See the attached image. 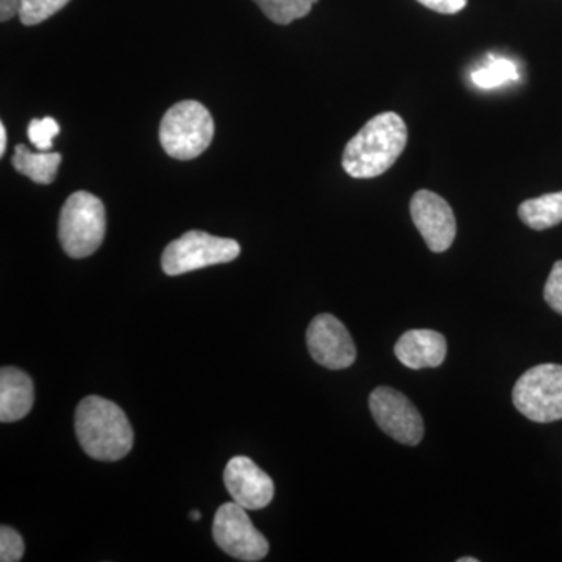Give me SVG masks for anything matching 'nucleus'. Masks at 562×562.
<instances>
[{"label":"nucleus","instance_id":"nucleus-26","mask_svg":"<svg viewBox=\"0 0 562 562\" xmlns=\"http://www.w3.org/2000/svg\"><path fill=\"white\" fill-rule=\"evenodd\" d=\"M458 562H479V560H475V558H461Z\"/></svg>","mask_w":562,"mask_h":562},{"label":"nucleus","instance_id":"nucleus-6","mask_svg":"<svg viewBox=\"0 0 562 562\" xmlns=\"http://www.w3.org/2000/svg\"><path fill=\"white\" fill-rule=\"evenodd\" d=\"M241 247L235 239L217 238L210 233L192 231L184 233L162 251L161 268L168 276L198 271L209 266L236 260Z\"/></svg>","mask_w":562,"mask_h":562},{"label":"nucleus","instance_id":"nucleus-5","mask_svg":"<svg viewBox=\"0 0 562 562\" xmlns=\"http://www.w3.org/2000/svg\"><path fill=\"white\" fill-rule=\"evenodd\" d=\"M517 412L538 424L562 419V366L539 364L528 369L513 390Z\"/></svg>","mask_w":562,"mask_h":562},{"label":"nucleus","instance_id":"nucleus-13","mask_svg":"<svg viewBox=\"0 0 562 562\" xmlns=\"http://www.w3.org/2000/svg\"><path fill=\"white\" fill-rule=\"evenodd\" d=\"M31 376L18 368L0 371V420L3 424L24 419L31 413L35 394Z\"/></svg>","mask_w":562,"mask_h":562},{"label":"nucleus","instance_id":"nucleus-24","mask_svg":"<svg viewBox=\"0 0 562 562\" xmlns=\"http://www.w3.org/2000/svg\"><path fill=\"white\" fill-rule=\"evenodd\" d=\"M7 150V128L5 125L0 124V157L5 154Z\"/></svg>","mask_w":562,"mask_h":562},{"label":"nucleus","instance_id":"nucleus-20","mask_svg":"<svg viewBox=\"0 0 562 562\" xmlns=\"http://www.w3.org/2000/svg\"><path fill=\"white\" fill-rule=\"evenodd\" d=\"M24 549V539L21 538L20 532L3 525V527L0 528V561H21Z\"/></svg>","mask_w":562,"mask_h":562},{"label":"nucleus","instance_id":"nucleus-19","mask_svg":"<svg viewBox=\"0 0 562 562\" xmlns=\"http://www.w3.org/2000/svg\"><path fill=\"white\" fill-rule=\"evenodd\" d=\"M60 133V125L54 117H44V120H33L29 124V139L33 146L41 151H49L54 146L55 136Z\"/></svg>","mask_w":562,"mask_h":562},{"label":"nucleus","instance_id":"nucleus-2","mask_svg":"<svg viewBox=\"0 0 562 562\" xmlns=\"http://www.w3.org/2000/svg\"><path fill=\"white\" fill-rule=\"evenodd\" d=\"M76 432L81 449L92 460L117 461L133 447V430L116 403L90 395L77 406Z\"/></svg>","mask_w":562,"mask_h":562},{"label":"nucleus","instance_id":"nucleus-16","mask_svg":"<svg viewBox=\"0 0 562 562\" xmlns=\"http://www.w3.org/2000/svg\"><path fill=\"white\" fill-rule=\"evenodd\" d=\"M268 20L288 25L312 13L317 0H254Z\"/></svg>","mask_w":562,"mask_h":562},{"label":"nucleus","instance_id":"nucleus-18","mask_svg":"<svg viewBox=\"0 0 562 562\" xmlns=\"http://www.w3.org/2000/svg\"><path fill=\"white\" fill-rule=\"evenodd\" d=\"M68 3L69 0H21L20 20L24 25H38Z\"/></svg>","mask_w":562,"mask_h":562},{"label":"nucleus","instance_id":"nucleus-15","mask_svg":"<svg viewBox=\"0 0 562 562\" xmlns=\"http://www.w3.org/2000/svg\"><path fill=\"white\" fill-rule=\"evenodd\" d=\"M519 217L536 232L549 231L562 222V191L520 203Z\"/></svg>","mask_w":562,"mask_h":562},{"label":"nucleus","instance_id":"nucleus-11","mask_svg":"<svg viewBox=\"0 0 562 562\" xmlns=\"http://www.w3.org/2000/svg\"><path fill=\"white\" fill-rule=\"evenodd\" d=\"M224 483L233 502L246 509L266 508L276 494L271 476L247 457H235L228 461Z\"/></svg>","mask_w":562,"mask_h":562},{"label":"nucleus","instance_id":"nucleus-9","mask_svg":"<svg viewBox=\"0 0 562 562\" xmlns=\"http://www.w3.org/2000/svg\"><path fill=\"white\" fill-rule=\"evenodd\" d=\"M306 344L313 360L331 371L350 368L357 360V347L349 330L331 314L314 317L306 330Z\"/></svg>","mask_w":562,"mask_h":562},{"label":"nucleus","instance_id":"nucleus-14","mask_svg":"<svg viewBox=\"0 0 562 562\" xmlns=\"http://www.w3.org/2000/svg\"><path fill=\"white\" fill-rule=\"evenodd\" d=\"M14 169L40 184H50L58 172L61 155L58 151H31L24 144H18L11 158Z\"/></svg>","mask_w":562,"mask_h":562},{"label":"nucleus","instance_id":"nucleus-10","mask_svg":"<svg viewBox=\"0 0 562 562\" xmlns=\"http://www.w3.org/2000/svg\"><path fill=\"white\" fill-rule=\"evenodd\" d=\"M412 217L428 249L435 254L449 250L457 236V220L452 206L441 195L428 190L413 195Z\"/></svg>","mask_w":562,"mask_h":562},{"label":"nucleus","instance_id":"nucleus-23","mask_svg":"<svg viewBox=\"0 0 562 562\" xmlns=\"http://www.w3.org/2000/svg\"><path fill=\"white\" fill-rule=\"evenodd\" d=\"M21 0H0V21L7 22L20 14Z\"/></svg>","mask_w":562,"mask_h":562},{"label":"nucleus","instance_id":"nucleus-4","mask_svg":"<svg viewBox=\"0 0 562 562\" xmlns=\"http://www.w3.org/2000/svg\"><path fill=\"white\" fill-rule=\"evenodd\" d=\"M214 136L210 111L195 101L176 103L166 111L160 125V143L169 157L188 161L209 149Z\"/></svg>","mask_w":562,"mask_h":562},{"label":"nucleus","instance_id":"nucleus-7","mask_svg":"<svg viewBox=\"0 0 562 562\" xmlns=\"http://www.w3.org/2000/svg\"><path fill=\"white\" fill-rule=\"evenodd\" d=\"M247 509L236 502L224 503L217 509L213 538L220 549L239 561L257 562L269 553V542L247 516Z\"/></svg>","mask_w":562,"mask_h":562},{"label":"nucleus","instance_id":"nucleus-21","mask_svg":"<svg viewBox=\"0 0 562 562\" xmlns=\"http://www.w3.org/2000/svg\"><path fill=\"white\" fill-rule=\"evenodd\" d=\"M543 299L553 312L562 316V260L553 265L552 272L543 288Z\"/></svg>","mask_w":562,"mask_h":562},{"label":"nucleus","instance_id":"nucleus-17","mask_svg":"<svg viewBox=\"0 0 562 562\" xmlns=\"http://www.w3.org/2000/svg\"><path fill=\"white\" fill-rule=\"evenodd\" d=\"M471 79L476 87L492 90V88L502 87L503 83L519 79V70L513 61L495 58L490 65L473 70Z\"/></svg>","mask_w":562,"mask_h":562},{"label":"nucleus","instance_id":"nucleus-25","mask_svg":"<svg viewBox=\"0 0 562 562\" xmlns=\"http://www.w3.org/2000/svg\"><path fill=\"white\" fill-rule=\"evenodd\" d=\"M192 520H201V513L199 512H191L190 514Z\"/></svg>","mask_w":562,"mask_h":562},{"label":"nucleus","instance_id":"nucleus-8","mask_svg":"<svg viewBox=\"0 0 562 562\" xmlns=\"http://www.w3.org/2000/svg\"><path fill=\"white\" fill-rule=\"evenodd\" d=\"M369 408L376 425L387 436L405 446H417L424 439V420L413 402L392 387L380 386L369 397Z\"/></svg>","mask_w":562,"mask_h":562},{"label":"nucleus","instance_id":"nucleus-12","mask_svg":"<svg viewBox=\"0 0 562 562\" xmlns=\"http://www.w3.org/2000/svg\"><path fill=\"white\" fill-rule=\"evenodd\" d=\"M394 351L398 361L413 371L439 368L447 357V341L438 331L409 330L398 338Z\"/></svg>","mask_w":562,"mask_h":562},{"label":"nucleus","instance_id":"nucleus-3","mask_svg":"<svg viewBox=\"0 0 562 562\" xmlns=\"http://www.w3.org/2000/svg\"><path fill=\"white\" fill-rule=\"evenodd\" d=\"M105 206L101 199L87 191L69 195L63 205L58 222V238L70 258L90 257L105 238Z\"/></svg>","mask_w":562,"mask_h":562},{"label":"nucleus","instance_id":"nucleus-22","mask_svg":"<svg viewBox=\"0 0 562 562\" xmlns=\"http://www.w3.org/2000/svg\"><path fill=\"white\" fill-rule=\"evenodd\" d=\"M417 2L441 14L460 13L468 5V0H417Z\"/></svg>","mask_w":562,"mask_h":562},{"label":"nucleus","instance_id":"nucleus-1","mask_svg":"<svg viewBox=\"0 0 562 562\" xmlns=\"http://www.w3.org/2000/svg\"><path fill=\"white\" fill-rule=\"evenodd\" d=\"M408 144V127L397 113L376 114L347 143L344 171L353 179H375L390 171Z\"/></svg>","mask_w":562,"mask_h":562}]
</instances>
